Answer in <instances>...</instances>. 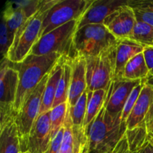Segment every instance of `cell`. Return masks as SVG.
Here are the masks:
<instances>
[{
    "label": "cell",
    "instance_id": "4316f807",
    "mask_svg": "<svg viewBox=\"0 0 153 153\" xmlns=\"http://www.w3.org/2000/svg\"><path fill=\"white\" fill-rule=\"evenodd\" d=\"M131 39L143 44L151 45L153 43V28L146 22L137 20Z\"/></svg>",
    "mask_w": 153,
    "mask_h": 153
},
{
    "label": "cell",
    "instance_id": "74e56055",
    "mask_svg": "<svg viewBox=\"0 0 153 153\" xmlns=\"http://www.w3.org/2000/svg\"><path fill=\"white\" fill-rule=\"evenodd\" d=\"M119 152V150H118V148H117V146H116V147L114 148V149L113 151H112V152H108V153H118Z\"/></svg>",
    "mask_w": 153,
    "mask_h": 153
},
{
    "label": "cell",
    "instance_id": "f546056e",
    "mask_svg": "<svg viewBox=\"0 0 153 153\" xmlns=\"http://www.w3.org/2000/svg\"><path fill=\"white\" fill-rule=\"evenodd\" d=\"M129 5V4H128ZM132 7L137 21L146 22L153 28V10L139 5H129Z\"/></svg>",
    "mask_w": 153,
    "mask_h": 153
},
{
    "label": "cell",
    "instance_id": "6da1fadb",
    "mask_svg": "<svg viewBox=\"0 0 153 153\" xmlns=\"http://www.w3.org/2000/svg\"><path fill=\"white\" fill-rule=\"evenodd\" d=\"M127 131L122 114H112L105 106L86 129L88 145L85 153L112 152Z\"/></svg>",
    "mask_w": 153,
    "mask_h": 153
},
{
    "label": "cell",
    "instance_id": "4fadbf2b",
    "mask_svg": "<svg viewBox=\"0 0 153 153\" xmlns=\"http://www.w3.org/2000/svg\"><path fill=\"white\" fill-rule=\"evenodd\" d=\"M143 80H114L108 88L107 97L104 106L112 114H122L124 105L130 94Z\"/></svg>",
    "mask_w": 153,
    "mask_h": 153
},
{
    "label": "cell",
    "instance_id": "d6a6232c",
    "mask_svg": "<svg viewBox=\"0 0 153 153\" xmlns=\"http://www.w3.org/2000/svg\"><path fill=\"white\" fill-rule=\"evenodd\" d=\"M145 61L149 72V76H153V46L147 45L143 52Z\"/></svg>",
    "mask_w": 153,
    "mask_h": 153
},
{
    "label": "cell",
    "instance_id": "5b68a950",
    "mask_svg": "<svg viewBox=\"0 0 153 153\" xmlns=\"http://www.w3.org/2000/svg\"><path fill=\"white\" fill-rule=\"evenodd\" d=\"M79 21V19L70 21L40 37L33 46L30 54L46 55L59 53L70 59L74 58L77 55L73 46V39L78 30Z\"/></svg>",
    "mask_w": 153,
    "mask_h": 153
},
{
    "label": "cell",
    "instance_id": "e575fe53",
    "mask_svg": "<svg viewBox=\"0 0 153 153\" xmlns=\"http://www.w3.org/2000/svg\"><path fill=\"white\" fill-rule=\"evenodd\" d=\"M118 148V150H119V152L118 153H133L129 151V148H128V141H127L126 136H124L122 139H121L120 141L118 143V144L117 145ZM136 153V152H134Z\"/></svg>",
    "mask_w": 153,
    "mask_h": 153
},
{
    "label": "cell",
    "instance_id": "ab89813d",
    "mask_svg": "<svg viewBox=\"0 0 153 153\" xmlns=\"http://www.w3.org/2000/svg\"><path fill=\"white\" fill-rule=\"evenodd\" d=\"M150 46H153V43H152V44H151V45H150Z\"/></svg>",
    "mask_w": 153,
    "mask_h": 153
},
{
    "label": "cell",
    "instance_id": "ba28073f",
    "mask_svg": "<svg viewBox=\"0 0 153 153\" xmlns=\"http://www.w3.org/2000/svg\"><path fill=\"white\" fill-rule=\"evenodd\" d=\"M93 0H58L47 11L39 39L70 21L80 19Z\"/></svg>",
    "mask_w": 153,
    "mask_h": 153
},
{
    "label": "cell",
    "instance_id": "7c38bea8",
    "mask_svg": "<svg viewBox=\"0 0 153 153\" xmlns=\"http://www.w3.org/2000/svg\"><path fill=\"white\" fill-rule=\"evenodd\" d=\"M50 111L39 115L34 122L27 143L26 152L45 153L52 143Z\"/></svg>",
    "mask_w": 153,
    "mask_h": 153
},
{
    "label": "cell",
    "instance_id": "4dcf8cb0",
    "mask_svg": "<svg viewBox=\"0 0 153 153\" xmlns=\"http://www.w3.org/2000/svg\"><path fill=\"white\" fill-rule=\"evenodd\" d=\"M145 82L150 85L152 89V101H151V105L147 115L146 117V119H145V124H146V130H147L149 135L153 136V76H149L145 80Z\"/></svg>",
    "mask_w": 153,
    "mask_h": 153
},
{
    "label": "cell",
    "instance_id": "d4e9b609",
    "mask_svg": "<svg viewBox=\"0 0 153 153\" xmlns=\"http://www.w3.org/2000/svg\"><path fill=\"white\" fill-rule=\"evenodd\" d=\"M68 108L69 103L65 102L53 108L50 111L51 131L52 139L56 136L61 128L64 127Z\"/></svg>",
    "mask_w": 153,
    "mask_h": 153
},
{
    "label": "cell",
    "instance_id": "f1b7e54d",
    "mask_svg": "<svg viewBox=\"0 0 153 153\" xmlns=\"http://www.w3.org/2000/svg\"><path fill=\"white\" fill-rule=\"evenodd\" d=\"M13 43V38L9 32L7 24L4 20L1 19V28H0V46H1V53L2 55V58L7 57Z\"/></svg>",
    "mask_w": 153,
    "mask_h": 153
},
{
    "label": "cell",
    "instance_id": "277c9868",
    "mask_svg": "<svg viewBox=\"0 0 153 153\" xmlns=\"http://www.w3.org/2000/svg\"><path fill=\"white\" fill-rule=\"evenodd\" d=\"M117 42L103 24H91L76 31L73 46L77 56L88 58L100 55Z\"/></svg>",
    "mask_w": 153,
    "mask_h": 153
},
{
    "label": "cell",
    "instance_id": "f35d334b",
    "mask_svg": "<svg viewBox=\"0 0 153 153\" xmlns=\"http://www.w3.org/2000/svg\"><path fill=\"white\" fill-rule=\"evenodd\" d=\"M21 153H30L29 152H28V151H27V152H21Z\"/></svg>",
    "mask_w": 153,
    "mask_h": 153
},
{
    "label": "cell",
    "instance_id": "1f68e13d",
    "mask_svg": "<svg viewBox=\"0 0 153 153\" xmlns=\"http://www.w3.org/2000/svg\"><path fill=\"white\" fill-rule=\"evenodd\" d=\"M64 128L63 127L58 131L56 136L52 139L50 146H49V149L46 150V152L45 153H60L61 143H62L63 140V137H64Z\"/></svg>",
    "mask_w": 153,
    "mask_h": 153
},
{
    "label": "cell",
    "instance_id": "9a60e30c",
    "mask_svg": "<svg viewBox=\"0 0 153 153\" xmlns=\"http://www.w3.org/2000/svg\"><path fill=\"white\" fill-rule=\"evenodd\" d=\"M70 64L72 67V76L68 103L70 107H73L81 96L87 91L88 85L85 58L78 55L73 59H70Z\"/></svg>",
    "mask_w": 153,
    "mask_h": 153
},
{
    "label": "cell",
    "instance_id": "ffe728a7",
    "mask_svg": "<svg viewBox=\"0 0 153 153\" xmlns=\"http://www.w3.org/2000/svg\"><path fill=\"white\" fill-rule=\"evenodd\" d=\"M88 91V105L87 112L84 122V128L86 131L88 126L95 119L102 110L105 102L108 89L98 90L96 91Z\"/></svg>",
    "mask_w": 153,
    "mask_h": 153
},
{
    "label": "cell",
    "instance_id": "603a6c76",
    "mask_svg": "<svg viewBox=\"0 0 153 153\" xmlns=\"http://www.w3.org/2000/svg\"><path fill=\"white\" fill-rule=\"evenodd\" d=\"M128 148L131 152H137L148 141L149 134L146 125L137 126L133 129H127L126 132Z\"/></svg>",
    "mask_w": 153,
    "mask_h": 153
},
{
    "label": "cell",
    "instance_id": "7a4b0ae2",
    "mask_svg": "<svg viewBox=\"0 0 153 153\" xmlns=\"http://www.w3.org/2000/svg\"><path fill=\"white\" fill-rule=\"evenodd\" d=\"M62 55L51 53L46 55L29 54L22 62L10 64L17 71L19 76L17 96L14 105V111H19L27 96L40 84L46 75L49 74L59 61Z\"/></svg>",
    "mask_w": 153,
    "mask_h": 153
},
{
    "label": "cell",
    "instance_id": "836d02e7",
    "mask_svg": "<svg viewBox=\"0 0 153 153\" xmlns=\"http://www.w3.org/2000/svg\"><path fill=\"white\" fill-rule=\"evenodd\" d=\"M129 5H139L153 10V0H128Z\"/></svg>",
    "mask_w": 153,
    "mask_h": 153
},
{
    "label": "cell",
    "instance_id": "2e32d148",
    "mask_svg": "<svg viewBox=\"0 0 153 153\" xmlns=\"http://www.w3.org/2000/svg\"><path fill=\"white\" fill-rule=\"evenodd\" d=\"M146 46L147 45L140 43L131 38L118 40L114 80L122 79L124 69L127 63L136 55L142 53Z\"/></svg>",
    "mask_w": 153,
    "mask_h": 153
},
{
    "label": "cell",
    "instance_id": "5bb4252c",
    "mask_svg": "<svg viewBox=\"0 0 153 153\" xmlns=\"http://www.w3.org/2000/svg\"><path fill=\"white\" fill-rule=\"evenodd\" d=\"M128 0H93L79 21L78 29L91 24H103L104 20L119 7L128 4Z\"/></svg>",
    "mask_w": 153,
    "mask_h": 153
},
{
    "label": "cell",
    "instance_id": "ac0fdd59",
    "mask_svg": "<svg viewBox=\"0 0 153 153\" xmlns=\"http://www.w3.org/2000/svg\"><path fill=\"white\" fill-rule=\"evenodd\" d=\"M67 58V57L65 56L61 57L59 61L57 63L55 67H54V69L49 74V79H48L47 83H46V88H45L44 94H43L40 114L49 111L52 109L57 90H58V84H59L61 75H62L63 65H64V63Z\"/></svg>",
    "mask_w": 153,
    "mask_h": 153
},
{
    "label": "cell",
    "instance_id": "cb8c5ba5",
    "mask_svg": "<svg viewBox=\"0 0 153 153\" xmlns=\"http://www.w3.org/2000/svg\"><path fill=\"white\" fill-rule=\"evenodd\" d=\"M88 105V91H85L74 106L70 107V111L71 115L73 126L78 128H84V122L87 112Z\"/></svg>",
    "mask_w": 153,
    "mask_h": 153
},
{
    "label": "cell",
    "instance_id": "3957f363",
    "mask_svg": "<svg viewBox=\"0 0 153 153\" xmlns=\"http://www.w3.org/2000/svg\"><path fill=\"white\" fill-rule=\"evenodd\" d=\"M58 0H44L41 8L19 28L6 58L10 62H22L31 52V49L38 41L42 23L47 11Z\"/></svg>",
    "mask_w": 153,
    "mask_h": 153
},
{
    "label": "cell",
    "instance_id": "8992f818",
    "mask_svg": "<svg viewBox=\"0 0 153 153\" xmlns=\"http://www.w3.org/2000/svg\"><path fill=\"white\" fill-rule=\"evenodd\" d=\"M117 45V43L100 55L85 58L86 61L87 91L108 89L114 80Z\"/></svg>",
    "mask_w": 153,
    "mask_h": 153
},
{
    "label": "cell",
    "instance_id": "d6986e66",
    "mask_svg": "<svg viewBox=\"0 0 153 153\" xmlns=\"http://www.w3.org/2000/svg\"><path fill=\"white\" fill-rule=\"evenodd\" d=\"M15 118L0 129V153H21Z\"/></svg>",
    "mask_w": 153,
    "mask_h": 153
},
{
    "label": "cell",
    "instance_id": "52a82bcc",
    "mask_svg": "<svg viewBox=\"0 0 153 153\" xmlns=\"http://www.w3.org/2000/svg\"><path fill=\"white\" fill-rule=\"evenodd\" d=\"M49 74L46 75L40 84L27 96L22 108L15 117V123L17 128L22 152H26L30 131L40 115L43 94Z\"/></svg>",
    "mask_w": 153,
    "mask_h": 153
},
{
    "label": "cell",
    "instance_id": "d590c367",
    "mask_svg": "<svg viewBox=\"0 0 153 153\" xmlns=\"http://www.w3.org/2000/svg\"><path fill=\"white\" fill-rule=\"evenodd\" d=\"M136 153H153V145L148 140L144 146Z\"/></svg>",
    "mask_w": 153,
    "mask_h": 153
},
{
    "label": "cell",
    "instance_id": "e0dca14e",
    "mask_svg": "<svg viewBox=\"0 0 153 153\" xmlns=\"http://www.w3.org/2000/svg\"><path fill=\"white\" fill-rule=\"evenodd\" d=\"M152 89L149 85L145 82L137 102L126 120L127 129H133L145 124V119L151 105Z\"/></svg>",
    "mask_w": 153,
    "mask_h": 153
},
{
    "label": "cell",
    "instance_id": "30bf717a",
    "mask_svg": "<svg viewBox=\"0 0 153 153\" xmlns=\"http://www.w3.org/2000/svg\"><path fill=\"white\" fill-rule=\"evenodd\" d=\"M43 1L44 0H22L8 1L5 3L2 19L7 24L13 40L16 31L41 8Z\"/></svg>",
    "mask_w": 153,
    "mask_h": 153
},
{
    "label": "cell",
    "instance_id": "44dd1931",
    "mask_svg": "<svg viewBox=\"0 0 153 153\" xmlns=\"http://www.w3.org/2000/svg\"><path fill=\"white\" fill-rule=\"evenodd\" d=\"M149 76V70L142 52L127 63L124 69L122 79L131 81L146 80Z\"/></svg>",
    "mask_w": 153,
    "mask_h": 153
},
{
    "label": "cell",
    "instance_id": "7402d4cb",
    "mask_svg": "<svg viewBox=\"0 0 153 153\" xmlns=\"http://www.w3.org/2000/svg\"><path fill=\"white\" fill-rule=\"evenodd\" d=\"M72 67L70 59L67 58L63 65V72L61 78L58 84L55 102L52 108L62 103L68 102L69 93H70V84H71Z\"/></svg>",
    "mask_w": 153,
    "mask_h": 153
},
{
    "label": "cell",
    "instance_id": "83f0119b",
    "mask_svg": "<svg viewBox=\"0 0 153 153\" xmlns=\"http://www.w3.org/2000/svg\"><path fill=\"white\" fill-rule=\"evenodd\" d=\"M143 85H144V80L142 81V82L140 85L136 86L135 88L133 89V91H131V93L130 94L128 98L127 99L125 105H124L123 110L122 112V120L123 121V122L126 123L127 118L128 117L130 113H131L133 108H134V105H135L137 100H138L139 96H140L142 89H143Z\"/></svg>",
    "mask_w": 153,
    "mask_h": 153
},
{
    "label": "cell",
    "instance_id": "8d00e7d4",
    "mask_svg": "<svg viewBox=\"0 0 153 153\" xmlns=\"http://www.w3.org/2000/svg\"><path fill=\"white\" fill-rule=\"evenodd\" d=\"M148 140H149V141L153 145V136L149 135V137H148Z\"/></svg>",
    "mask_w": 153,
    "mask_h": 153
},
{
    "label": "cell",
    "instance_id": "8fae6325",
    "mask_svg": "<svg viewBox=\"0 0 153 153\" xmlns=\"http://www.w3.org/2000/svg\"><path fill=\"white\" fill-rule=\"evenodd\" d=\"M136 22L134 10L127 4L111 13L103 25L117 40H121L131 38Z\"/></svg>",
    "mask_w": 153,
    "mask_h": 153
},
{
    "label": "cell",
    "instance_id": "9c48e42d",
    "mask_svg": "<svg viewBox=\"0 0 153 153\" xmlns=\"http://www.w3.org/2000/svg\"><path fill=\"white\" fill-rule=\"evenodd\" d=\"M18 85L17 71L10 66L8 59L2 58L0 70V129L16 117L14 105Z\"/></svg>",
    "mask_w": 153,
    "mask_h": 153
},
{
    "label": "cell",
    "instance_id": "484cf974",
    "mask_svg": "<svg viewBox=\"0 0 153 153\" xmlns=\"http://www.w3.org/2000/svg\"><path fill=\"white\" fill-rule=\"evenodd\" d=\"M64 131L60 153H73L74 152V134L73 125L70 111V105L64 125Z\"/></svg>",
    "mask_w": 153,
    "mask_h": 153
}]
</instances>
